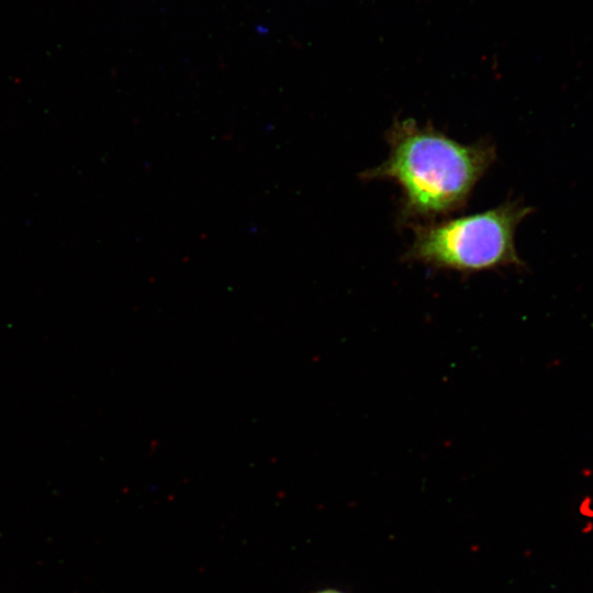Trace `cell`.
I'll use <instances>...</instances> for the list:
<instances>
[{
  "mask_svg": "<svg viewBox=\"0 0 593 593\" xmlns=\"http://www.w3.org/2000/svg\"><path fill=\"white\" fill-rule=\"evenodd\" d=\"M385 138L388 158L360 178L394 182L401 191L399 217L410 225L462 210L496 158L488 139L462 144L414 119L394 120Z\"/></svg>",
  "mask_w": 593,
  "mask_h": 593,
  "instance_id": "1",
  "label": "cell"
},
{
  "mask_svg": "<svg viewBox=\"0 0 593 593\" xmlns=\"http://www.w3.org/2000/svg\"><path fill=\"white\" fill-rule=\"evenodd\" d=\"M533 211L508 200L480 213L412 224L413 239L403 259L461 273L519 267L515 232Z\"/></svg>",
  "mask_w": 593,
  "mask_h": 593,
  "instance_id": "2",
  "label": "cell"
},
{
  "mask_svg": "<svg viewBox=\"0 0 593 593\" xmlns=\"http://www.w3.org/2000/svg\"><path fill=\"white\" fill-rule=\"evenodd\" d=\"M315 593H345V592L334 590V589H326V590L317 591Z\"/></svg>",
  "mask_w": 593,
  "mask_h": 593,
  "instance_id": "3",
  "label": "cell"
}]
</instances>
